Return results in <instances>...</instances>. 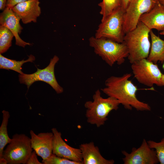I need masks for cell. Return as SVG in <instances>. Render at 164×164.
Returning <instances> with one entry per match:
<instances>
[{
    "instance_id": "6da1fadb",
    "label": "cell",
    "mask_w": 164,
    "mask_h": 164,
    "mask_svg": "<svg viewBox=\"0 0 164 164\" xmlns=\"http://www.w3.org/2000/svg\"><path fill=\"white\" fill-rule=\"evenodd\" d=\"M130 73H126L120 77L111 76L105 82V87L101 90L108 97L118 100L127 109L133 108L137 111H150L151 108L147 103L139 101L136 96L137 87L129 80Z\"/></svg>"
},
{
    "instance_id": "7a4b0ae2",
    "label": "cell",
    "mask_w": 164,
    "mask_h": 164,
    "mask_svg": "<svg viewBox=\"0 0 164 164\" xmlns=\"http://www.w3.org/2000/svg\"><path fill=\"white\" fill-rule=\"evenodd\" d=\"M151 30L139 21L135 29L125 34L123 42L128 49V58L131 64L148 57L151 47Z\"/></svg>"
},
{
    "instance_id": "3957f363",
    "label": "cell",
    "mask_w": 164,
    "mask_h": 164,
    "mask_svg": "<svg viewBox=\"0 0 164 164\" xmlns=\"http://www.w3.org/2000/svg\"><path fill=\"white\" fill-rule=\"evenodd\" d=\"M93 101H86L85 116L89 123L99 127L104 125L109 113L112 110H117L120 104L116 99L111 97L103 98L99 89L93 96Z\"/></svg>"
},
{
    "instance_id": "277c9868",
    "label": "cell",
    "mask_w": 164,
    "mask_h": 164,
    "mask_svg": "<svg viewBox=\"0 0 164 164\" xmlns=\"http://www.w3.org/2000/svg\"><path fill=\"white\" fill-rule=\"evenodd\" d=\"M90 46L95 54L101 57L108 65L112 66L115 63L121 65L128 57V52L125 44L104 38L92 36L89 39Z\"/></svg>"
},
{
    "instance_id": "5b68a950",
    "label": "cell",
    "mask_w": 164,
    "mask_h": 164,
    "mask_svg": "<svg viewBox=\"0 0 164 164\" xmlns=\"http://www.w3.org/2000/svg\"><path fill=\"white\" fill-rule=\"evenodd\" d=\"M125 12L121 6L114 10L101 21L94 37L97 38L107 39L119 43L123 42L125 35L123 29Z\"/></svg>"
},
{
    "instance_id": "8992f818",
    "label": "cell",
    "mask_w": 164,
    "mask_h": 164,
    "mask_svg": "<svg viewBox=\"0 0 164 164\" xmlns=\"http://www.w3.org/2000/svg\"><path fill=\"white\" fill-rule=\"evenodd\" d=\"M30 138L24 134H15L4 150L3 157L9 164H26L32 151Z\"/></svg>"
},
{
    "instance_id": "52a82bcc",
    "label": "cell",
    "mask_w": 164,
    "mask_h": 164,
    "mask_svg": "<svg viewBox=\"0 0 164 164\" xmlns=\"http://www.w3.org/2000/svg\"><path fill=\"white\" fill-rule=\"evenodd\" d=\"M134 77L140 83L151 87L154 84L162 86L163 74L158 66L147 59H143L131 64Z\"/></svg>"
},
{
    "instance_id": "ba28073f",
    "label": "cell",
    "mask_w": 164,
    "mask_h": 164,
    "mask_svg": "<svg viewBox=\"0 0 164 164\" xmlns=\"http://www.w3.org/2000/svg\"><path fill=\"white\" fill-rule=\"evenodd\" d=\"M59 60V57L54 55L45 68L43 69L37 68L36 72L31 74H20L19 75L20 83L26 85L29 89L34 82L43 81L50 85L57 94L62 93L63 88L58 84L54 74L55 66Z\"/></svg>"
},
{
    "instance_id": "9c48e42d",
    "label": "cell",
    "mask_w": 164,
    "mask_h": 164,
    "mask_svg": "<svg viewBox=\"0 0 164 164\" xmlns=\"http://www.w3.org/2000/svg\"><path fill=\"white\" fill-rule=\"evenodd\" d=\"M159 0H130L123 16L125 34L135 29L141 16L152 9Z\"/></svg>"
},
{
    "instance_id": "30bf717a",
    "label": "cell",
    "mask_w": 164,
    "mask_h": 164,
    "mask_svg": "<svg viewBox=\"0 0 164 164\" xmlns=\"http://www.w3.org/2000/svg\"><path fill=\"white\" fill-rule=\"evenodd\" d=\"M124 164H156L159 163L155 151L151 148L145 139L138 148H133L130 153L122 151Z\"/></svg>"
},
{
    "instance_id": "8fae6325",
    "label": "cell",
    "mask_w": 164,
    "mask_h": 164,
    "mask_svg": "<svg viewBox=\"0 0 164 164\" xmlns=\"http://www.w3.org/2000/svg\"><path fill=\"white\" fill-rule=\"evenodd\" d=\"M53 134V153L57 156L82 163L81 152L80 148L72 147L63 140L61 133L56 128L51 129Z\"/></svg>"
},
{
    "instance_id": "7c38bea8",
    "label": "cell",
    "mask_w": 164,
    "mask_h": 164,
    "mask_svg": "<svg viewBox=\"0 0 164 164\" xmlns=\"http://www.w3.org/2000/svg\"><path fill=\"white\" fill-rule=\"evenodd\" d=\"M32 148L42 160L48 158L53 153V134L52 132H41L36 134L30 131Z\"/></svg>"
},
{
    "instance_id": "4fadbf2b",
    "label": "cell",
    "mask_w": 164,
    "mask_h": 164,
    "mask_svg": "<svg viewBox=\"0 0 164 164\" xmlns=\"http://www.w3.org/2000/svg\"><path fill=\"white\" fill-rule=\"evenodd\" d=\"M20 19L12 9L6 7L0 15V25L5 27L13 34L15 40V44L23 47L30 43L25 42L19 36L23 29L20 23Z\"/></svg>"
},
{
    "instance_id": "5bb4252c",
    "label": "cell",
    "mask_w": 164,
    "mask_h": 164,
    "mask_svg": "<svg viewBox=\"0 0 164 164\" xmlns=\"http://www.w3.org/2000/svg\"><path fill=\"white\" fill-rule=\"evenodd\" d=\"M39 0H28L15 5L12 9L25 24L36 22L41 13Z\"/></svg>"
},
{
    "instance_id": "9a60e30c",
    "label": "cell",
    "mask_w": 164,
    "mask_h": 164,
    "mask_svg": "<svg viewBox=\"0 0 164 164\" xmlns=\"http://www.w3.org/2000/svg\"><path fill=\"white\" fill-rule=\"evenodd\" d=\"M82 158V164H113V159H107L101 154L99 148L91 142L79 145Z\"/></svg>"
},
{
    "instance_id": "2e32d148",
    "label": "cell",
    "mask_w": 164,
    "mask_h": 164,
    "mask_svg": "<svg viewBox=\"0 0 164 164\" xmlns=\"http://www.w3.org/2000/svg\"><path fill=\"white\" fill-rule=\"evenodd\" d=\"M139 21L150 30L164 31V8L159 2L151 10L143 14Z\"/></svg>"
},
{
    "instance_id": "e0dca14e",
    "label": "cell",
    "mask_w": 164,
    "mask_h": 164,
    "mask_svg": "<svg viewBox=\"0 0 164 164\" xmlns=\"http://www.w3.org/2000/svg\"><path fill=\"white\" fill-rule=\"evenodd\" d=\"M151 47L147 59L156 64L159 61L164 62V40L156 36L152 30L150 32Z\"/></svg>"
},
{
    "instance_id": "ac0fdd59",
    "label": "cell",
    "mask_w": 164,
    "mask_h": 164,
    "mask_svg": "<svg viewBox=\"0 0 164 164\" xmlns=\"http://www.w3.org/2000/svg\"><path fill=\"white\" fill-rule=\"evenodd\" d=\"M35 60V56L30 55L26 60L17 61L8 59L0 54V68L7 70H12L19 73L20 74L23 73L22 71V66L26 62H32Z\"/></svg>"
},
{
    "instance_id": "d6986e66",
    "label": "cell",
    "mask_w": 164,
    "mask_h": 164,
    "mask_svg": "<svg viewBox=\"0 0 164 164\" xmlns=\"http://www.w3.org/2000/svg\"><path fill=\"white\" fill-rule=\"evenodd\" d=\"M2 120L0 127V158L3 157V152L5 146L11 141L12 138L9 136L7 132V125L10 115L9 111H2Z\"/></svg>"
},
{
    "instance_id": "ffe728a7",
    "label": "cell",
    "mask_w": 164,
    "mask_h": 164,
    "mask_svg": "<svg viewBox=\"0 0 164 164\" xmlns=\"http://www.w3.org/2000/svg\"><path fill=\"white\" fill-rule=\"evenodd\" d=\"M121 0H102L98 4L101 8L100 13L102 15L101 21L104 20L114 10L121 6Z\"/></svg>"
},
{
    "instance_id": "44dd1931",
    "label": "cell",
    "mask_w": 164,
    "mask_h": 164,
    "mask_svg": "<svg viewBox=\"0 0 164 164\" xmlns=\"http://www.w3.org/2000/svg\"><path fill=\"white\" fill-rule=\"evenodd\" d=\"M14 37L12 32L5 27L0 26V53L7 51L12 46V42Z\"/></svg>"
},
{
    "instance_id": "7402d4cb",
    "label": "cell",
    "mask_w": 164,
    "mask_h": 164,
    "mask_svg": "<svg viewBox=\"0 0 164 164\" xmlns=\"http://www.w3.org/2000/svg\"><path fill=\"white\" fill-rule=\"evenodd\" d=\"M147 141L150 147L155 151L159 162L164 164V137L159 142L151 140Z\"/></svg>"
},
{
    "instance_id": "603a6c76",
    "label": "cell",
    "mask_w": 164,
    "mask_h": 164,
    "mask_svg": "<svg viewBox=\"0 0 164 164\" xmlns=\"http://www.w3.org/2000/svg\"><path fill=\"white\" fill-rule=\"evenodd\" d=\"M43 164H82V163L62 158L52 153L47 159L42 160Z\"/></svg>"
},
{
    "instance_id": "cb8c5ba5",
    "label": "cell",
    "mask_w": 164,
    "mask_h": 164,
    "mask_svg": "<svg viewBox=\"0 0 164 164\" xmlns=\"http://www.w3.org/2000/svg\"><path fill=\"white\" fill-rule=\"evenodd\" d=\"M37 155L34 151H32L26 164H43L39 161Z\"/></svg>"
},
{
    "instance_id": "d4e9b609",
    "label": "cell",
    "mask_w": 164,
    "mask_h": 164,
    "mask_svg": "<svg viewBox=\"0 0 164 164\" xmlns=\"http://www.w3.org/2000/svg\"><path fill=\"white\" fill-rule=\"evenodd\" d=\"M28 0H7L6 7L12 9L16 5Z\"/></svg>"
},
{
    "instance_id": "484cf974",
    "label": "cell",
    "mask_w": 164,
    "mask_h": 164,
    "mask_svg": "<svg viewBox=\"0 0 164 164\" xmlns=\"http://www.w3.org/2000/svg\"><path fill=\"white\" fill-rule=\"evenodd\" d=\"M130 0H121V7L125 11L126 9Z\"/></svg>"
},
{
    "instance_id": "4316f807",
    "label": "cell",
    "mask_w": 164,
    "mask_h": 164,
    "mask_svg": "<svg viewBox=\"0 0 164 164\" xmlns=\"http://www.w3.org/2000/svg\"><path fill=\"white\" fill-rule=\"evenodd\" d=\"M7 0H0V9L4 10L6 7Z\"/></svg>"
},
{
    "instance_id": "83f0119b",
    "label": "cell",
    "mask_w": 164,
    "mask_h": 164,
    "mask_svg": "<svg viewBox=\"0 0 164 164\" xmlns=\"http://www.w3.org/2000/svg\"><path fill=\"white\" fill-rule=\"evenodd\" d=\"M0 164H7V162L6 160L3 157L0 158Z\"/></svg>"
},
{
    "instance_id": "f1b7e54d",
    "label": "cell",
    "mask_w": 164,
    "mask_h": 164,
    "mask_svg": "<svg viewBox=\"0 0 164 164\" xmlns=\"http://www.w3.org/2000/svg\"><path fill=\"white\" fill-rule=\"evenodd\" d=\"M159 2L164 8V0H159Z\"/></svg>"
},
{
    "instance_id": "f546056e",
    "label": "cell",
    "mask_w": 164,
    "mask_h": 164,
    "mask_svg": "<svg viewBox=\"0 0 164 164\" xmlns=\"http://www.w3.org/2000/svg\"><path fill=\"white\" fill-rule=\"evenodd\" d=\"M162 86H164V74H163L162 78Z\"/></svg>"
},
{
    "instance_id": "4dcf8cb0",
    "label": "cell",
    "mask_w": 164,
    "mask_h": 164,
    "mask_svg": "<svg viewBox=\"0 0 164 164\" xmlns=\"http://www.w3.org/2000/svg\"><path fill=\"white\" fill-rule=\"evenodd\" d=\"M160 34L161 35L164 36V31H161L160 32Z\"/></svg>"
},
{
    "instance_id": "1f68e13d",
    "label": "cell",
    "mask_w": 164,
    "mask_h": 164,
    "mask_svg": "<svg viewBox=\"0 0 164 164\" xmlns=\"http://www.w3.org/2000/svg\"><path fill=\"white\" fill-rule=\"evenodd\" d=\"M162 68L164 70V62L163 63V64L162 66Z\"/></svg>"
}]
</instances>
